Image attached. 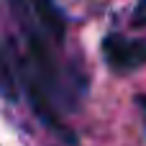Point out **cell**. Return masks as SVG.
I'll return each mask as SVG.
<instances>
[{
  "instance_id": "1",
  "label": "cell",
  "mask_w": 146,
  "mask_h": 146,
  "mask_svg": "<svg viewBox=\"0 0 146 146\" xmlns=\"http://www.w3.org/2000/svg\"><path fill=\"white\" fill-rule=\"evenodd\" d=\"M103 51L108 56V64L115 72H133L141 64H146V41L108 36L105 44H103Z\"/></svg>"
},
{
  "instance_id": "2",
  "label": "cell",
  "mask_w": 146,
  "mask_h": 146,
  "mask_svg": "<svg viewBox=\"0 0 146 146\" xmlns=\"http://www.w3.org/2000/svg\"><path fill=\"white\" fill-rule=\"evenodd\" d=\"M33 8H36V15H38V26L56 41L64 38V21H62V13L54 8L51 0H33Z\"/></svg>"
},
{
  "instance_id": "3",
  "label": "cell",
  "mask_w": 146,
  "mask_h": 146,
  "mask_svg": "<svg viewBox=\"0 0 146 146\" xmlns=\"http://www.w3.org/2000/svg\"><path fill=\"white\" fill-rule=\"evenodd\" d=\"M133 23L136 26H146V0H139L136 10H133Z\"/></svg>"
},
{
  "instance_id": "4",
  "label": "cell",
  "mask_w": 146,
  "mask_h": 146,
  "mask_svg": "<svg viewBox=\"0 0 146 146\" xmlns=\"http://www.w3.org/2000/svg\"><path fill=\"white\" fill-rule=\"evenodd\" d=\"M141 103H144V108H146V98H141Z\"/></svg>"
}]
</instances>
